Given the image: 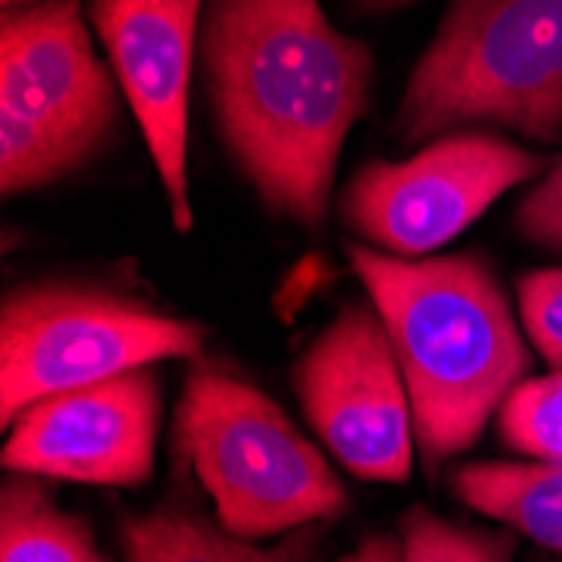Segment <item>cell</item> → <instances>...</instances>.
I'll return each instance as SVG.
<instances>
[{
  "label": "cell",
  "instance_id": "cell-1",
  "mask_svg": "<svg viewBox=\"0 0 562 562\" xmlns=\"http://www.w3.org/2000/svg\"><path fill=\"white\" fill-rule=\"evenodd\" d=\"M199 50L239 172L273 213L321 229L340 145L368 109L371 50L321 0H210Z\"/></svg>",
  "mask_w": 562,
  "mask_h": 562
},
{
  "label": "cell",
  "instance_id": "cell-2",
  "mask_svg": "<svg viewBox=\"0 0 562 562\" xmlns=\"http://www.w3.org/2000/svg\"><path fill=\"white\" fill-rule=\"evenodd\" d=\"M412 394L415 435L441 462L465 451L529 368V353L488 267L475 257L404 260L353 246Z\"/></svg>",
  "mask_w": 562,
  "mask_h": 562
},
{
  "label": "cell",
  "instance_id": "cell-3",
  "mask_svg": "<svg viewBox=\"0 0 562 562\" xmlns=\"http://www.w3.org/2000/svg\"><path fill=\"white\" fill-rule=\"evenodd\" d=\"M495 122L562 135V0H451L401 105L407 142Z\"/></svg>",
  "mask_w": 562,
  "mask_h": 562
},
{
  "label": "cell",
  "instance_id": "cell-4",
  "mask_svg": "<svg viewBox=\"0 0 562 562\" xmlns=\"http://www.w3.org/2000/svg\"><path fill=\"white\" fill-rule=\"evenodd\" d=\"M179 441L220 522L243 539H270L330 519L347 492L327 458L252 384L195 371L179 404Z\"/></svg>",
  "mask_w": 562,
  "mask_h": 562
},
{
  "label": "cell",
  "instance_id": "cell-5",
  "mask_svg": "<svg viewBox=\"0 0 562 562\" xmlns=\"http://www.w3.org/2000/svg\"><path fill=\"white\" fill-rule=\"evenodd\" d=\"M202 330L88 286H27L0 314V415L11 428L41 397L109 381L166 357H192Z\"/></svg>",
  "mask_w": 562,
  "mask_h": 562
},
{
  "label": "cell",
  "instance_id": "cell-6",
  "mask_svg": "<svg viewBox=\"0 0 562 562\" xmlns=\"http://www.w3.org/2000/svg\"><path fill=\"white\" fill-rule=\"evenodd\" d=\"M542 166V156L498 135H448L407 162L364 166L344 192L340 216L364 239L418 257L469 229Z\"/></svg>",
  "mask_w": 562,
  "mask_h": 562
},
{
  "label": "cell",
  "instance_id": "cell-7",
  "mask_svg": "<svg viewBox=\"0 0 562 562\" xmlns=\"http://www.w3.org/2000/svg\"><path fill=\"white\" fill-rule=\"evenodd\" d=\"M300 404L344 469L371 482L412 475L415 412L378 311H347L296 364Z\"/></svg>",
  "mask_w": 562,
  "mask_h": 562
},
{
  "label": "cell",
  "instance_id": "cell-8",
  "mask_svg": "<svg viewBox=\"0 0 562 562\" xmlns=\"http://www.w3.org/2000/svg\"><path fill=\"white\" fill-rule=\"evenodd\" d=\"M159 381L145 368L41 397L11 425L4 465L88 485H138L151 475Z\"/></svg>",
  "mask_w": 562,
  "mask_h": 562
},
{
  "label": "cell",
  "instance_id": "cell-9",
  "mask_svg": "<svg viewBox=\"0 0 562 562\" xmlns=\"http://www.w3.org/2000/svg\"><path fill=\"white\" fill-rule=\"evenodd\" d=\"M0 112L50 128L85 156H94L115 128V78L94 55L78 0L4 8Z\"/></svg>",
  "mask_w": 562,
  "mask_h": 562
},
{
  "label": "cell",
  "instance_id": "cell-10",
  "mask_svg": "<svg viewBox=\"0 0 562 562\" xmlns=\"http://www.w3.org/2000/svg\"><path fill=\"white\" fill-rule=\"evenodd\" d=\"M202 0H91L88 18L105 44L115 78L142 125L156 162L172 223L192 226L186 179L189 75L199 37Z\"/></svg>",
  "mask_w": 562,
  "mask_h": 562
},
{
  "label": "cell",
  "instance_id": "cell-11",
  "mask_svg": "<svg viewBox=\"0 0 562 562\" xmlns=\"http://www.w3.org/2000/svg\"><path fill=\"white\" fill-rule=\"evenodd\" d=\"M314 549L317 532L306 526L277 546H252L179 505L122 522L125 562H314Z\"/></svg>",
  "mask_w": 562,
  "mask_h": 562
},
{
  "label": "cell",
  "instance_id": "cell-12",
  "mask_svg": "<svg viewBox=\"0 0 562 562\" xmlns=\"http://www.w3.org/2000/svg\"><path fill=\"white\" fill-rule=\"evenodd\" d=\"M458 498L479 513L562 552V465L555 462H482L451 479Z\"/></svg>",
  "mask_w": 562,
  "mask_h": 562
},
{
  "label": "cell",
  "instance_id": "cell-13",
  "mask_svg": "<svg viewBox=\"0 0 562 562\" xmlns=\"http://www.w3.org/2000/svg\"><path fill=\"white\" fill-rule=\"evenodd\" d=\"M0 562H109L88 526L55 505L37 482L8 479L0 498Z\"/></svg>",
  "mask_w": 562,
  "mask_h": 562
},
{
  "label": "cell",
  "instance_id": "cell-14",
  "mask_svg": "<svg viewBox=\"0 0 562 562\" xmlns=\"http://www.w3.org/2000/svg\"><path fill=\"white\" fill-rule=\"evenodd\" d=\"M91 156L68 138L41 128L21 115L0 112V186L4 192H27L81 169Z\"/></svg>",
  "mask_w": 562,
  "mask_h": 562
},
{
  "label": "cell",
  "instance_id": "cell-15",
  "mask_svg": "<svg viewBox=\"0 0 562 562\" xmlns=\"http://www.w3.org/2000/svg\"><path fill=\"white\" fill-rule=\"evenodd\" d=\"M498 435L532 462L562 465V371L516 384L498 407Z\"/></svg>",
  "mask_w": 562,
  "mask_h": 562
},
{
  "label": "cell",
  "instance_id": "cell-16",
  "mask_svg": "<svg viewBox=\"0 0 562 562\" xmlns=\"http://www.w3.org/2000/svg\"><path fill=\"white\" fill-rule=\"evenodd\" d=\"M404 562H513L505 536L475 532L438 519L428 508H412L401 522Z\"/></svg>",
  "mask_w": 562,
  "mask_h": 562
},
{
  "label": "cell",
  "instance_id": "cell-17",
  "mask_svg": "<svg viewBox=\"0 0 562 562\" xmlns=\"http://www.w3.org/2000/svg\"><path fill=\"white\" fill-rule=\"evenodd\" d=\"M522 321L539 353L562 371V267L526 273L519 283Z\"/></svg>",
  "mask_w": 562,
  "mask_h": 562
},
{
  "label": "cell",
  "instance_id": "cell-18",
  "mask_svg": "<svg viewBox=\"0 0 562 562\" xmlns=\"http://www.w3.org/2000/svg\"><path fill=\"white\" fill-rule=\"evenodd\" d=\"M516 223L526 239L546 249H562V156L552 172L522 199Z\"/></svg>",
  "mask_w": 562,
  "mask_h": 562
},
{
  "label": "cell",
  "instance_id": "cell-19",
  "mask_svg": "<svg viewBox=\"0 0 562 562\" xmlns=\"http://www.w3.org/2000/svg\"><path fill=\"white\" fill-rule=\"evenodd\" d=\"M340 562H404V542L397 546L394 536H371Z\"/></svg>",
  "mask_w": 562,
  "mask_h": 562
},
{
  "label": "cell",
  "instance_id": "cell-20",
  "mask_svg": "<svg viewBox=\"0 0 562 562\" xmlns=\"http://www.w3.org/2000/svg\"><path fill=\"white\" fill-rule=\"evenodd\" d=\"M357 8L364 11H391V8H401V4H412V0H353Z\"/></svg>",
  "mask_w": 562,
  "mask_h": 562
},
{
  "label": "cell",
  "instance_id": "cell-21",
  "mask_svg": "<svg viewBox=\"0 0 562 562\" xmlns=\"http://www.w3.org/2000/svg\"><path fill=\"white\" fill-rule=\"evenodd\" d=\"M18 4H37V0H4V8H18Z\"/></svg>",
  "mask_w": 562,
  "mask_h": 562
}]
</instances>
